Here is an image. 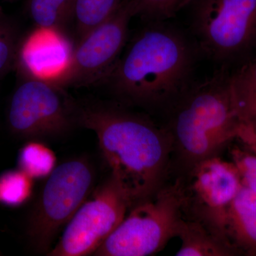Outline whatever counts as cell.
Returning <instances> with one entry per match:
<instances>
[{"label":"cell","instance_id":"1","mask_svg":"<svg viewBox=\"0 0 256 256\" xmlns=\"http://www.w3.org/2000/svg\"><path fill=\"white\" fill-rule=\"evenodd\" d=\"M200 56L190 34L149 22L128 40L104 82L124 102L169 110L194 84Z\"/></svg>","mask_w":256,"mask_h":256},{"label":"cell","instance_id":"2","mask_svg":"<svg viewBox=\"0 0 256 256\" xmlns=\"http://www.w3.org/2000/svg\"><path fill=\"white\" fill-rule=\"evenodd\" d=\"M78 124L94 131L110 178L130 208L164 184L173 142L166 128L114 106H79Z\"/></svg>","mask_w":256,"mask_h":256},{"label":"cell","instance_id":"3","mask_svg":"<svg viewBox=\"0 0 256 256\" xmlns=\"http://www.w3.org/2000/svg\"><path fill=\"white\" fill-rule=\"evenodd\" d=\"M228 70L220 69L195 82L170 109L168 130L173 150L192 168L216 156L238 136L240 122L229 84Z\"/></svg>","mask_w":256,"mask_h":256},{"label":"cell","instance_id":"4","mask_svg":"<svg viewBox=\"0 0 256 256\" xmlns=\"http://www.w3.org/2000/svg\"><path fill=\"white\" fill-rule=\"evenodd\" d=\"M190 35L200 56L233 70L256 56V0H193Z\"/></svg>","mask_w":256,"mask_h":256},{"label":"cell","instance_id":"5","mask_svg":"<svg viewBox=\"0 0 256 256\" xmlns=\"http://www.w3.org/2000/svg\"><path fill=\"white\" fill-rule=\"evenodd\" d=\"M184 185H162L150 198L132 207L117 228L94 254L148 256L162 250L176 237L184 212Z\"/></svg>","mask_w":256,"mask_h":256},{"label":"cell","instance_id":"6","mask_svg":"<svg viewBox=\"0 0 256 256\" xmlns=\"http://www.w3.org/2000/svg\"><path fill=\"white\" fill-rule=\"evenodd\" d=\"M94 169L77 158L56 166L47 178L28 225V237L38 252L48 254L64 226L92 194Z\"/></svg>","mask_w":256,"mask_h":256},{"label":"cell","instance_id":"7","mask_svg":"<svg viewBox=\"0 0 256 256\" xmlns=\"http://www.w3.org/2000/svg\"><path fill=\"white\" fill-rule=\"evenodd\" d=\"M8 109L10 130L21 138L56 137L78 124L79 106L65 88L38 79L22 78Z\"/></svg>","mask_w":256,"mask_h":256},{"label":"cell","instance_id":"8","mask_svg":"<svg viewBox=\"0 0 256 256\" xmlns=\"http://www.w3.org/2000/svg\"><path fill=\"white\" fill-rule=\"evenodd\" d=\"M130 210L127 198L110 176L92 192L66 225L63 235L47 255H94Z\"/></svg>","mask_w":256,"mask_h":256},{"label":"cell","instance_id":"9","mask_svg":"<svg viewBox=\"0 0 256 256\" xmlns=\"http://www.w3.org/2000/svg\"><path fill=\"white\" fill-rule=\"evenodd\" d=\"M132 18L130 5L122 0L110 18L79 38L72 66L60 86H88L104 82L127 44Z\"/></svg>","mask_w":256,"mask_h":256},{"label":"cell","instance_id":"10","mask_svg":"<svg viewBox=\"0 0 256 256\" xmlns=\"http://www.w3.org/2000/svg\"><path fill=\"white\" fill-rule=\"evenodd\" d=\"M242 186L238 170L232 162L217 156L207 158L190 170L188 191L184 188V208H191L190 216L228 240L225 234L227 212Z\"/></svg>","mask_w":256,"mask_h":256},{"label":"cell","instance_id":"11","mask_svg":"<svg viewBox=\"0 0 256 256\" xmlns=\"http://www.w3.org/2000/svg\"><path fill=\"white\" fill-rule=\"evenodd\" d=\"M75 46L63 30L36 26L21 38L15 67L22 78L60 86L72 66Z\"/></svg>","mask_w":256,"mask_h":256},{"label":"cell","instance_id":"12","mask_svg":"<svg viewBox=\"0 0 256 256\" xmlns=\"http://www.w3.org/2000/svg\"><path fill=\"white\" fill-rule=\"evenodd\" d=\"M225 234L240 255L256 256V192L240 188L227 212Z\"/></svg>","mask_w":256,"mask_h":256},{"label":"cell","instance_id":"13","mask_svg":"<svg viewBox=\"0 0 256 256\" xmlns=\"http://www.w3.org/2000/svg\"><path fill=\"white\" fill-rule=\"evenodd\" d=\"M184 214V212H183ZM176 237L181 240L178 256H233L240 255L228 240L192 216H182Z\"/></svg>","mask_w":256,"mask_h":256},{"label":"cell","instance_id":"14","mask_svg":"<svg viewBox=\"0 0 256 256\" xmlns=\"http://www.w3.org/2000/svg\"><path fill=\"white\" fill-rule=\"evenodd\" d=\"M229 84L240 122L247 124L256 112V56L229 72Z\"/></svg>","mask_w":256,"mask_h":256},{"label":"cell","instance_id":"15","mask_svg":"<svg viewBox=\"0 0 256 256\" xmlns=\"http://www.w3.org/2000/svg\"><path fill=\"white\" fill-rule=\"evenodd\" d=\"M122 0H75L72 21L79 38L104 22L118 9Z\"/></svg>","mask_w":256,"mask_h":256},{"label":"cell","instance_id":"16","mask_svg":"<svg viewBox=\"0 0 256 256\" xmlns=\"http://www.w3.org/2000/svg\"><path fill=\"white\" fill-rule=\"evenodd\" d=\"M75 0H28L26 10L35 26L63 30L73 18Z\"/></svg>","mask_w":256,"mask_h":256},{"label":"cell","instance_id":"17","mask_svg":"<svg viewBox=\"0 0 256 256\" xmlns=\"http://www.w3.org/2000/svg\"><path fill=\"white\" fill-rule=\"evenodd\" d=\"M56 156L50 148L38 141H30L18 156L20 170L34 180L47 178L56 168Z\"/></svg>","mask_w":256,"mask_h":256},{"label":"cell","instance_id":"18","mask_svg":"<svg viewBox=\"0 0 256 256\" xmlns=\"http://www.w3.org/2000/svg\"><path fill=\"white\" fill-rule=\"evenodd\" d=\"M34 180L21 170H10L0 175V203L10 207L21 206L30 200Z\"/></svg>","mask_w":256,"mask_h":256},{"label":"cell","instance_id":"19","mask_svg":"<svg viewBox=\"0 0 256 256\" xmlns=\"http://www.w3.org/2000/svg\"><path fill=\"white\" fill-rule=\"evenodd\" d=\"M130 5L134 16L144 22L168 21L178 12L188 8L193 0H126Z\"/></svg>","mask_w":256,"mask_h":256},{"label":"cell","instance_id":"20","mask_svg":"<svg viewBox=\"0 0 256 256\" xmlns=\"http://www.w3.org/2000/svg\"><path fill=\"white\" fill-rule=\"evenodd\" d=\"M21 38L15 24L0 18V79L14 68Z\"/></svg>","mask_w":256,"mask_h":256},{"label":"cell","instance_id":"21","mask_svg":"<svg viewBox=\"0 0 256 256\" xmlns=\"http://www.w3.org/2000/svg\"><path fill=\"white\" fill-rule=\"evenodd\" d=\"M230 156L238 170L242 186L256 192V154L236 146L230 150Z\"/></svg>","mask_w":256,"mask_h":256},{"label":"cell","instance_id":"22","mask_svg":"<svg viewBox=\"0 0 256 256\" xmlns=\"http://www.w3.org/2000/svg\"><path fill=\"white\" fill-rule=\"evenodd\" d=\"M236 139L245 146L248 150L256 154V124H240Z\"/></svg>","mask_w":256,"mask_h":256},{"label":"cell","instance_id":"23","mask_svg":"<svg viewBox=\"0 0 256 256\" xmlns=\"http://www.w3.org/2000/svg\"><path fill=\"white\" fill-rule=\"evenodd\" d=\"M256 124V114H254V117H252V120L250 121V122H248V124Z\"/></svg>","mask_w":256,"mask_h":256},{"label":"cell","instance_id":"24","mask_svg":"<svg viewBox=\"0 0 256 256\" xmlns=\"http://www.w3.org/2000/svg\"><path fill=\"white\" fill-rule=\"evenodd\" d=\"M2 16H4V14H3L1 6H0V18H2Z\"/></svg>","mask_w":256,"mask_h":256}]
</instances>
